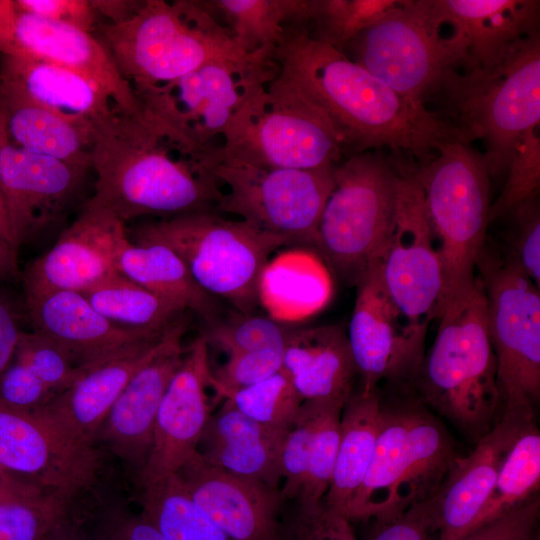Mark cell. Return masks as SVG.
<instances>
[{
  "label": "cell",
  "mask_w": 540,
  "mask_h": 540,
  "mask_svg": "<svg viewBox=\"0 0 540 540\" xmlns=\"http://www.w3.org/2000/svg\"><path fill=\"white\" fill-rule=\"evenodd\" d=\"M222 143L200 145L148 109H117L93 130L90 198L124 223L216 211L223 189L216 169Z\"/></svg>",
  "instance_id": "6da1fadb"
},
{
  "label": "cell",
  "mask_w": 540,
  "mask_h": 540,
  "mask_svg": "<svg viewBox=\"0 0 540 540\" xmlns=\"http://www.w3.org/2000/svg\"><path fill=\"white\" fill-rule=\"evenodd\" d=\"M431 2L440 22L449 25L464 40L469 70L497 66L518 41L539 33L538 0Z\"/></svg>",
  "instance_id": "83f0119b"
},
{
  "label": "cell",
  "mask_w": 540,
  "mask_h": 540,
  "mask_svg": "<svg viewBox=\"0 0 540 540\" xmlns=\"http://www.w3.org/2000/svg\"><path fill=\"white\" fill-rule=\"evenodd\" d=\"M278 77L292 85L331 120L345 154L388 149L397 159H431L460 132L436 111L401 96L335 47L293 32L274 53Z\"/></svg>",
  "instance_id": "7a4b0ae2"
},
{
  "label": "cell",
  "mask_w": 540,
  "mask_h": 540,
  "mask_svg": "<svg viewBox=\"0 0 540 540\" xmlns=\"http://www.w3.org/2000/svg\"><path fill=\"white\" fill-rule=\"evenodd\" d=\"M208 345L199 334L171 379L160 403L149 459L138 477L141 487L175 474L197 451L211 416Z\"/></svg>",
  "instance_id": "7402d4cb"
},
{
  "label": "cell",
  "mask_w": 540,
  "mask_h": 540,
  "mask_svg": "<svg viewBox=\"0 0 540 540\" xmlns=\"http://www.w3.org/2000/svg\"><path fill=\"white\" fill-rule=\"evenodd\" d=\"M536 540H540V538L536 539Z\"/></svg>",
  "instance_id": "6125c7cd"
},
{
  "label": "cell",
  "mask_w": 540,
  "mask_h": 540,
  "mask_svg": "<svg viewBox=\"0 0 540 540\" xmlns=\"http://www.w3.org/2000/svg\"><path fill=\"white\" fill-rule=\"evenodd\" d=\"M373 523L367 540H439L435 495L393 519Z\"/></svg>",
  "instance_id": "681fc988"
},
{
  "label": "cell",
  "mask_w": 540,
  "mask_h": 540,
  "mask_svg": "<svg viewBox=\"0 0 540 540\" xmlns=\"http://www.w3.org/2000/svg\"><path fill=\"white\" fill-rule=\"evenodd\" d=\"M116 266L123 277L195 313L205 324L219 318L217 299L195 283L183 261L168 246L128 238L118 252Z\"/></svg>",
  "instance_id": "4dcf8cb0"
},
{
  "label": "cell",
  "mask_w": 540,
  "mask_h": 540,
  "mask_svg": "<svg viewBox=\"0 0 540 540\" xmlns=\"http://www.w3.org/2000/svg\"><path fill=\"white\" fill-rule=\"evenodd\" d=\"M529 422L532 421L501 415L490 431L476 441L470 454L458 458L435 494L439 540H458L470 530L509 450Z\"/></svg>",
  "instance_id": "4316f807"
},
{
  "label": "cell",
  "mask_w": 540,
  "mask_h": 540,
  "mask_svg": "<svg viewBox=\"0 0 540 540\" xmlns=\"http://www.w3.org/2000/svg\"><path fill=\"white\" fill-rule=\"evenodd\" d=\"M17 254L0 231V282L19 275Z\"/></svg>",
  "instance_id": "6f0895ef"
},
{
  "label": "cell",
  "mask_w": 540,
  "mask_h": 540,
  "mask_svg": "<svg viewBox=\"0 0 540 540\" xmlns=\"http://www.w3.org/2000/svg\"><path fill=\"white\" fill-rule=\"evenodd\" d=\"M293 327L256 313L206 323L200 335L208 347L215 346L227 356L271 347H282Z\"/></svg>",
  "instance_id": "60d3db41"
},
{
  "label": "cell",
  "mask_w": 540,
  "mask_h": 540,
  "mask_svg": "<svg viewBox=\"0 0 540 540\" xmlns=\"http://www.w3.org/2000/svg\"><path fill=\"white\" fill-rule=\"evenodd\" d=\"M476 270L486 298L502 415L534 421L540 399L539 287L487 241Z\"/></svg>",
  "instance_id": "8fae6325"
},
{
  "label": "cell",
  "mask_w": 540,
  "mask_h": 540,
  "mask_svg": "<svg viewBox=\"0 0 540 540\" xmlns=\"http://www.w3.org/2000/svg\"><path fill=\"white\" fill-rule=\"evenodd\" d=\"M284 346L227 356L226 362L211 370V388L224 398L277 373L282 369Z\"/></svg>",
  "instance_id": "7dc6e473"
},
{
  "label": "cell",
  "mask_w": 540,
  "mask_h": 540,
  "mask_svg": "<svg viewBox=\"0 0 540 540\" xmlns=\"http://www.w3.org/2000/svg\"><path fill=\"white\" fill-rule=\"evenodd\" d=\"M55 395L26 364L15 357L0 376V401L14 408L34 412Z\"/></svg>",
  "instance_id": "816d5d0a"
},
{
  "label": "cell",
  "mask_w": 540,
  "mask_h": 540,
  "mask_svg": "<svg viewBox=\"0 0 540 540\" xmlns=\"http://www.w3.org/2000/svg\"><path fill=\"white\" fill-rule=\"evenodd\" d=\"M333 175L314 247L333 274L355 286L392 231L399 160L380 151L351 154L335 165Z\"/></svg>",
  "instance_id": "9c48e42d"
},
{
  "label": "cell",
  "mask_w": 540,
  "mask_h": 540,
  "mask_svg": "<svg viewBox=\"0 0 540 540\" xmlns=\"http://www.w3.org/2000/svg\"><path fill=\"white\" fill-rule=\"evenodd\" d=\"M71 503L45 493L0 500V540H44L69 515Z\"/></svg>",
  "instance_id": "ab89813d"
},
{
  "label": "cell",
  "mask_w": 540,
  "mask_h": 540,
  "mask_svg": "<svg viewBox=\"0 0 540 540\" xmlns=\"http://www.w3.org/2000/svg\"><path fill=\"white\" fill-rule=\"evenodd\" d=\"M142 489L140 514L166 540H233L195 505L176 474Z\"/></svg>",
  "instance_id": "d590c367"
},
{
  "label": "cell",
  "mask_w": 540,
  "mask_h": 540,
  "mask_svg": "<svg viewBox=\"0 0 540 540\" xmlns=\"http://www.w3.org/2000/svg\"><path fill=\"white\" fill-rule=\"evenodd\" d=\"M343 406L322 401L309 450L305 482L294 504L315 506L324 503L335 466Z\"/></svg>",
  "instance_id": "b9f144b4"
},
{
  "label": "cell",
  "mask_w": 540,
  "mask_h": 540,
  "mask_svg": "<svg viewBox=\"0 0 540 540\" xmlns=\"http://www.w3.org/2000/svg\"><path fill=\"white\" fill-rule=\"evenodd\" d=\"M381 401L379 390L359 389L342 408L335 466L324 504L344 517L373 457Z\"/></svg>",
  "instance_id": "1f68e13d"
},
{
  "label": "cell",
  "mask_w": 540,
  "mask_h": 540,
  "mask_svg": "<svg viewBox=\"0 0 540 540\" xmlns=\"http://www.w3.org/2000/svg\"><path fill=\"white\" fill-rule=\"evenodd\" d=\"M294 505L289 516H282L279 540H357L352 522L324 503Z\"/></svg>",
  "instance_id": "c3c4849f"
},
{
  "label": "cell",
  "mask_w": 540,
  "mask_h": 540,
  "mask_svg": "<svg viewBox=\"0 0 540 540\" xmlns=\"http://www.w3.org/2000/svg\"><path fill=\"white\" fill-rule=\"evenodd\" d=\"M539 494L509 512L467 532L458 540H536L539 535Z\"/></svg>",
  "instance_id": "f907efd6"
},
{
  "label": "cell",
  "mask_w": 540,
  "mask_h": 540,
  "mask_svg": "<svg viewBox=\"0 0 540 540\" xmlns=\"http://www.w3.org/2000/svg\"><path fill=\"white\" fill-rule=\"evenodd\" d=\"M224 399L251 419L283 430L291 429L304 402L282 369L254 385L227 394Z\"/></svg>",
  "instance_id": "f35d334b"
},
{
  "label": "cell",
  "mask_w": 540,
  "mask_h": 540,
  "mask_svg": "<svg viewBox=\"0 0 540 540\" xmlns=\"http://www.w3.org/2000/svg\"><path fill=\"white\" fill-rule=\"evenodd\" d=\"M25 313L33 332L65 349L79 367L93 365L159 332L121 327L97 312L77 291L25 293Z\"/></svg>",
  "instance_id": "d4e9b609"
},
{
  "label": "cell",
  "mask_w": 540,
  "mask_h": 540,
  "mask_svg": "<svg viewBox=\"0 0 540 540\" xmlns=\"http://www.w3.org/2000/svg\"><path fill=\"white\" fill-rule=\"evenodd\" d=\"M222 151L226 160L289 169L333 166L346 155L327 115L278 75L237 113Z\"/></svg>",
  "instance_id": "30bf717a"
},
{
  "label": "cell",
  "mask_w": 540,
  "mask_h": 540,
  "mask_svg": "<svg viewBox=\"0 0 540 540\" xmlns=\"http://www.w3.org/2000/svg\"><path fill=\"white\" fill-rule=\"evenodd\" d=\"M28 13L63 22L93 34L100 26V16L91 0H14Z\"/></svg>",
  "instance_id": "f5cc1de1"
},
{
  "label": "cell",
  "mask_w": 540,
  "mask_h": 540,
  "mask_svg": "<svg viewBox=\"0 0 540 540\" xmlns=\"http://www.w3.org/2000/svg\"><path fill=\"white\" fill-rule=\"evenodd\" d=\"M399 0H310L309 34L343 51Z\"/></svg>",
  "instance_id": "74e56055"
},
{
  "label": "cell",
  "mask_w": 540,
  "mask_h": 540,
  "mask_svg": "<svg viewBox=\"0 0 540 540\" xmlns=\"http://www.w3.org/2000/svg\"><path fill=\"white\" fill-rule=\"evenodd\" d=\"M282 370L303 401L344 405L359 380L347 332L338 325L293 327L284 346Z\"/></svg>",
  "instance_id": "f546056e"
},
{
  "label": "cell",
  "mask_w": 540,
  "mask_h": 540,
  "mask_svg": "<svg viewBox=\"0 0 540 540\" xmlns=\"http://www.w3.org/2000/svg\"><path fill=\"white\" fill-rule=\"evenodd\" d=\"M98 529L101 540H166L140 513L115 504L102 509Z\"/></svg>",
  "instance_id": "db71d44e"
},
{
  "label": "cell",
  "mask_w": 540,
  "mask_h": 540,
  "mask_svg": "<svg viewBox=\"0 0 540 540\" xmlns=\"http://www.w3.org/2000/svg\"><path fill=\"white\" fill-rule=\"evenodd\" d=\"M0 96L39 106L92 131L119 109L105 88L80 72L10 56L0 57Z\"/></svg>",
  "instance_id": "484cf974"
},
{
  "label": "cell",
  "mask_w": 540,
  "mask_h": 540,
  "mask_svg": "<svg viewBox=\"0 0 540 540\" xmlns=\"http://www.w3.org/2000/svg\"><path fill=\"white\" fill-rule=\"evenodd\" d=\"M86 172L16 147L0 123V192L17 252L23 243L60 221L76 199Z\"/></svg>",
  "instance_id": "d6986e66"
},
{
  "label": "cell",
  "mask_w": 540,
  "mask_h": 540,
  "mask_svg": "<svg viewBox=\"0 0 540 540\" xmlns=\"http://www.w3.org/2000/svg\"><path fill=\"white\" fill-rule=\"evenodd\" d=\"M134 239L160 242L183 261L195 283L208 295L231 304L237 313L254 314L262 275L276 249L293 245L216 211H200L145 222Z\"/></svg>",
  "instance_id": "52a82bcc"
},
{
  "label": "cell",
  "mask_w": 540,
  "mask_h": 540,
  "mask_svg": "<svg viewBox=\"0 0 540 540\" xmlns=\"http://www.w3.org/2000/svg\"><path fill=\"white\" fill-rule=\"evenodd\" d=\"M187 328L185 313L161 349L131 377L96 435L95 445L112 453L137 477L143 471L152 450L160 403L182 364L186 352L182 339Z\"/></svg>",
  "instance_id": "44dd1931"
},
{
  "label": "cell",
  "mask_w": 540,
  "mask_h": 540,
  "mask_svg": "<svg viewBox=\"0 0 540 540\" xmlns=\"http://www.w3.org/2000/svg\"><path fill=\"white\" fill-rule=\"evenodd\" d=\"M437 319L434 343L416 379L420 399L477 441L494 426L499 409L496 357L478 277L444 303Z\"/></svg>",
  "instance_id": "3957f363"
},
{
  "label": "cell",
  "mask_w": 540,
  "mask_h": 540,
  "mask_svg": "<svg viewBox=\"0 0 540 540\" xmlns=\"http://www.w3.org/2000/svg\"><path fill=\"white\" fill-rule=\"evenodd\" d=\"M432 96L463 138L482 140L491 180L503 178L520 138L540 123V33L518 41L495 67L449 71Z\"/></svg>",
  "instance_id": "5b68a950"
},
{
  "label": "cell",
  "mask_w": 540,
  "mask_h": 540,
  "mask_svg": "<svg viewBox=\"0 0 540 540\" xmlns=\"http://www.w3.org/2000/svg\"><path fill=\"white\" fill-rule=\"evenodd\" d=\"M459 457L452 436L420 398L382 397L373 457L345 517L399 516L434 496Z\"/></svg>",
  "instance_id": "277c9868"
},
{
  "label": "cell",
  "mask_w": 540,
  "mask_h": 540,
  "mask_svg": "<svg viewBox=\"0 0 540 540\" xmlns=\"http://www.w3.org/2000/svg\"><path fill=\"white\" fill-rule=\"evenodd\" d=\"M505 219L508 225L500 253L540 288L539 193L518 205Z\"/></svg>",
  "instance_id": "ee69618b"
},
{
  "label": "cell",
  "mask_w": 540,
  "mask_h": 540,
  "mask_svg": "<svg viewBox=\"0 0 540 540\" xmlns=\"http://www.w3.org/2000/svg\"><path fill=\"white\" fill-rule=\"evenodd\" d=\"M412 169L442 262L443 307L476 280L490 224L491 177L483 154L462 138L443 142L431 159Z\"/></svg>",
  "instance_id": "ba28073f"
},
{
  "label": "cell",
  "mask_w": 540,
  "mask_h": 540,
  "mask_svg": "<svg viewBox=\"0 0 540 540\" xmlns=\"http://www.w3.org/2000/svg\"><path fill=\"white\" fill-rule=\"evenodd\" d=\"M202 4L247 54L275 51L296 30L309 29L310 0H209Z\"/></svg>",
  "instance_id": "836d02e7"
},
{
  "label": "cell",
  "mask_w": 540,
  "mask_h": 540,
  "mask_svg": "<svg viewBox=\"0 0 540 540\" xmlns=\"http://www.w3.org/2000/svg\"><path fill=\"white\" fill-rule=\"evenodd\" d=\"M0 466L45 494L73 501L99 479L102 451L75 445L34 413L0 401Z\"/></svg>",
  "instance_id": "e0dca14e"
},
{
  "label": "cell",
  "mask_w": 540,
  "mask_h": 540,
  "mask_svg": "<svg viewBox=\"0 0 540 540\" xmlns=\"http://www.w3.org/2000/svg\"><path fill=\"white\" fill-rule=\"evenodd\" d=\"M347 337L358 370L360 390H379L381 382L417 379L426 335L412 328L391 299L379 256L355 284Z\"/></svg>",
  "instance_id": "2e32d148"
},
{
  "label": "cell",
  "mask_w": 540,
  "mask_h": 540,
  "mask_svg": "<svg viewBox=\"0 0 540 540\" xmlns=\"http://www.w3.org/2000/svg\"><path fill=\"white\" fill-rule=\"evenodd\" d=\"M97 31L135 93L169 83L211 61L252 55L237 45L202 1L145 0L127 20L100 24Z\"/></svg>",
  "instance_id": "8992f818"
},
{
  "label": "cell",
  "mask_w": 540,
  "mask_h": 540,
  "mask_svg": "<svg viewBox=\"0 0 540 540\" xmlns=\"http://www.w3.org/2000/svg\"><path fill=\"white\" fill-rule=\"evenodd\" d=\"M129 238L125 223L89 199L78 217L21 274L25 293L85 292L117 275L118 252Z\"/></svg>",
  "instance_id": "ffe728a7"
},
{
  "label": "cell",
  "mask_w": 540,
  "mask_h": 540,
  "mask_svg": "<svg viewBox=\"0 0 540 540\" xmlns=\"http://www.w3.org/2000/svg\"><path fill=\"white\" fill-rule=\"evenodd\" d=\"M399 160L394 224L379 256L385 287L409 325L426 335L443 300L442 262L412 165Z\"/></svg>",
  "instance_id": "9a60e30c"
},
{
  "label": "cell",
  "mask_w": 540,
  "mask_h": 540,
  "mask_svg": "<svg viewBox=\"0 0 540 540\" xmlns=\"http://www.w3.org/2000/svg\"><path fill=\"white\" fill-rule=\"evenodd\" d=\"M443 26L431 0H399L345 49L395 92L425 105L449 71L470 69L464 40L453 30L444 35Z\"/></svg>",
  "instance_id": "7c38bea8"
},
{
  "label": "cell",
  "mask_w": 540,
  "mask_h": 540,
  "mask_svg": "<svg viewBox=\"0 0 540 540\" xmlns=\"http://www.w3.org/2000/svg\"><path fill=\"white\" fill-rule=\"evenodd\" d=\"M539 487L540 431L535 420L523 428L513 443L469 531L524 504L539 494Z\"/></svg>",
  "instance_id": "8d00e7d4"
},
{
  "label": "cell",
  "mask_w": 540,
  "mask_h": 540,
  "mask_svg": "<svg viewBox=\"0 0 540 540\" xmlns=\"http://www.w3.org/2000/svg\"><path fill=\"white\" fill-rule=\"evenodd\" d=\"M504 187L489 212V223L505 218L518 205L539 193V126L528 130L518 141L505 173Z\"/></svg>",
  "instance_id": "7bdbcfd3"
},
{
  "label": "cell",
  "mask_w": 540,
  "mask_h": 540,
  "mask_svg": "<svg viewBox=\"0 0 540 540\" xmlns=\"http://www.w3.org/2000/svg\"><path fill=\"white\" fill-rule=\"evenodd\" d=\"M14 357L26 364L55 394L71 386L86 368L79 367L60 345L33 331H23Z\"/></svg>",
  "instance_id": "f6af8a7d"
},
{
  "label": "cell",
  "mask_w": 540,
  "mask_h": 540,
  "mask_svg": "<svg viewBox=\"0 0 540 540\" xmlns=\"http://www.w3.org/2000/svg\"><path fill=\"white\" fill-rule=\"evenodd\" d=\"M32 493H43L12 476L0 466V500Z\"/></svg>",
  "instance_id": "680465c9"
},
{
  "label": "cell",
  "mask_w": 540,
  "mask_h": 540,
  "mask_svg": "<svg viewBox=\"0 0 540 540\" xmlns=\"http://www.w3.org/2000/svg\"><path fill=\"white\" fill-rule=\"evenodd\" d=\"M0 56L45 61L80 72L99 83L120 110L134 112L141 103L113 59L92 33L19 9L0 0Z\"/></svg>",
  "instance_id": "ac0fdd59"
},
{
  "label": "cell",
  "mask_w": 540,
  "mask_h": 540,
  "mask_svg": "<svg viewBox=\"0 0 540 540\" xmlns=\"http://www.w3.org/2000/svg\"><path fill=\"white\" fill-rule=\"evenodd\" d=\"M178 320L165 333L86 367L71 386L32 413L67 441L97 447L95 438L110 408L135 372L161 349Z\"/></svg>",
  "instance_id": "603a6c76"
},
{
  "label": "cell",
  "mask_w": 540,
  "mask_h": 540,
  "mask_svg": "<svg viewBox=\"0 0 540 540\" xmlns=\"http://www.w3.org/2000/svg\"><path fill=\"white\" fill-rule=\"evenodd\" d=\"M44 540H90L73 522L69 515L59 523Z\"/></svg>",
  "instance_id": "91938a15"
},
{
  "label": "cell",
  "mask_w": 540,
  "mask_h": 540,
  "mask_svg": "<svg viewBox=\"0 0 540 540\" xmlns=\"http://www.w3.org/2000/svg\"><path fill=\"white\" fill-rule=\"evenodd\" d=\"M288 431L261 424L225 400L218 412L211 414L197 453L221 470L280 490Z\"/></svg>",
  "instance_id": "f1b7e54d"
},
{
  "label": "cell",
  "mask_w": 540,
  "mask_h": 540,
  "mask_svg": "<svg viewBox=\"0 0 540 540\" xmlns=\"http://www.w3.org/2000/svg\"><path fill=\"white\" fill-rule=\"evenodd\" d=\"M143 1L127 0H91L95 11L108 23H119L130 18L141 6Z\"/></svg>",
  "instance_id": "9f6ffc18"
},
{
  "label": "cell",
  "mask_w": 540,
  "mask_h": 540,
  "mask_svg": "<svg viewBox=\"0 0 540 540\" xmlns=\"http://www.w3.org/2000/svg\"><path fill=\"white\" fill-rule=\"evenodd\" d=\"M22 333L17 308L0 282V376L12 362Z\"/></svg>",
  "instance_id": "11a10c76"
},
{
  "label": "cell",
  "mask_w": 540,
  "mask_h": 540,
  "mask_svg": "<svg viewBox=\"0 0 540 540\" xmlns=\"http://www.w3.org/2000/svg\"><path fill=\"white\" fill-rule=\"evenodd\" d=\"M195 505L233 540H279L280 490L221 470L197 451L175 473Z\"/></svg>",
  "instance_id": "cb8c5ba5"
},
{
  "label": "cell",
  "mask_w": 540,
  "mask_h": 540,
  "mask_svg": "<svg viewBox=\"0 0 540 540\" xmlns=\"http://www.w3.org/2000/svg\"><path fill=\"white\" fill-rule=\"evenodd\" d=\"M279 72L273 50L208 62L169 83L136 93L141 105L191 141L222 138L244 104Z\"/></svg>",
  "instance_id": "4fadbf2b"
},
{
  "label": "cell",
  "mask_w": 540,
  "mask_h": 540,
  "mask_svg": "<svg viewBox=\"0 0 540 540\" xmlns=\"http://www.w3.org/2000/svg\"><path fill=\"white\" fill-rule=\"evenodd\" d=\"M334 167L262 168L223 159L215 172L225 188L216 212L236 215L293 245L314 246Z\"/></svg>",
  "instance_id": "5bb4252c"
},
{
  "label": "cell",
  "mask_w": 540,
  "mask_h": 540,
  "mask_svg": "<svg viewBox=\"0 0 540 540\" xmlns=\"http://www.w3.org/2000/svg\"><path fill=\"white\" fill-rule=\"evenodd\" d=\"M82 294L109 321L129 329L163 331L187 312L120 274Z\"/></svg>",
  "instance_id": "e575fe53"
},
{
  "label": "cell",
  "mask_w": 540,
  "mask_h": 540,
  "mask_svg": "<svg viewBox=\"0 0 540 540\" xmlns=\"http://www.w3.org/2000/svg\"><path fill=\"white\" fill-rule=\"evenodd\" d=\"M0 231H1L2 235L4 236V238L12 245L11 238H10L8 221H7V217H6V213H5L4 204H3V201H2L1 192H0Z\"/></svg>",
  "instance_id": "94428289"
},
{
  "label": "cell",
  "mask_w": 540,
  "mask_h": 540,
  "mask_svg": "<svg viewBox=\"0 0 540 540\" xmlns=\"http://www.w3.org/2000/svg\"><path fill=\"white\" fill-rule=\"evenodd\" d=\"M0 123L16 147L90 169L92 130L39 106L4 96H0Z\"/></svg>",
  "instance_id": "d6a6232c"
},
{
  "label": "cell",
  "mask_w": 540,
  "mask_h": 540,
  "mask_svg": "<svg viewBox=\"0 0 540 540\" xmlns=\"http://www.w3.org/2000/svg\"><path fill=\"white\" fill-rule=\"evenodd\" d=\"M322 401H304L298 418L288 431L282 450V481L280 493L283 500L297 501L307 473L309 450L312 443Z\"/></svg>",
  "instance_id": "bcb514c9"
}]
</instances>
